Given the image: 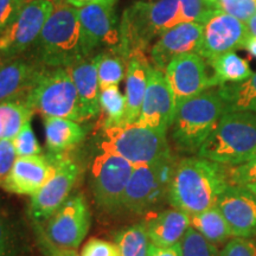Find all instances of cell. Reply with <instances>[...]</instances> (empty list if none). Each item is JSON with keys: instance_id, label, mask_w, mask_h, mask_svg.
Returning <instances> with one entry per match:
<instances>
[{"instance_id": "4316f807", "label": "cell", "mask_w": 256, "mask_h": 256, "mask_svg": "<svg viewBox=\"0 0 256 256\" xmlns=\"http://www.w3.org/2000/svg\"><path fill=\"white\" fill-rule=\"evenodd\" d=\"M218 92L226 106V112L256 113V72L242 82L220 86Z\"/></svg>"}, {"instance_id": "7dc6e473", "label": "cell", "mask_w": 256, "mask_h": 256, "mask_svg": "<svg viewBox=\"0 0 256 256\" xmlns=\"http://www.w3.org/2000/svg\"><path fill=\"white\" fill-rule=\"evenodd\" d=\"M244 186L247 188L248 190L250 191L252 194H254V197L256 198V182H254V183H248V184H246Z\"/></svg>"}, {"instance_id": "ac0fdd59", "label": "cell", "mask_w": 256, "mask_h": 256, "mask_svg": "<svg viewBox=\"0 0 256 256\" xmlns=\"http://www.w3.org/2000/svg\"><path fill=\"white\" fill-rule=\"evenodd\" d=\"M216 206L228 222L232 238L256 236V198L244 185L230 184Z\"/></svg>"}, {"instance_id": "52a82bcc", "label": "cell", "mask_w": 256, "mask_h": 256, "mask_svg": "<svg viewBox=\"0 0 256 256\" xmlns=\"http://www.w3.org/2000/svg\"><path fill=\"white\" fill-rule=\"evenodd\" d=\"M34 113L44 118L87 121L80 96L66 68H46L25 98Z\"/></svg>"}, {"instance_id": "d6986e66", "label": "cell", "mask_w": 256, "mask_h": 256, "mask_svg": "<svg viewBox=\"0 0 256 256\" xmlns=\"http://www.w3.org/2000/svg\"><path fill=\"white\" fill-rule=\"evenodd\" d=\"M55 170L48 154L18 156L0 188L10 194L34 196L46 183Z\"/></svg>"}, {"instance_id": "836d02e7", "label": "cell", "mask_w": 256, "mask_h": 256, "mask_svg": "<svg viewBox=\"0 0 256 256\" xmlns=\"http://www.w3.org/2000/svg\"><path fill=\"white\" fill-rule=\"evenodd\" d=\"M214 11H222L247 23L256 11V0H206Z\"/></svg>"}, {"instance_id": "60d3db41", "label": "cell", "mask_w": 256, "mask_h": 256, "mask_svg": "<svg viewBox=\"0 0 256 256\" xmlns=\"http://www.w3.org/2000/svg\"><path fill=\"white\" fill-rule=\"evenodd\" d=\"M26 0H0V36L17 18Z\"/></svg>"}, {"instance_id": "4dcf8cb0", "label": "cell", "mask_w": 256, "mask_h": 256, "mask_svg": "<svg viewBox=\"0 0 256 256\" xmlns=\"http://www.w3.org/2000/svg\"><path fill=\"white\" fill-rule=\"evenodd\" d=\"M100 89L118 86L126 78L127 62L115 49H106L95 56Z\"/></svg>"}, {"instance_id": "ee69618b", "label": "cell", "mask_w": 256, "mask_h": 256, "mask_svg": "<svg viewBox=\"0 0 256 256\" xmlns=\"http://www.w3.org/2000/svg\"><path fill=\"white\" fill-rule=\"evenodd\" d=\"M246 28H247L248 38L256 37V11L252 14V17L248 19V22L246 23Z\"/></svg>"}, {"instance_id": "6da1fadb", "label": "cell", "mask_w": 256, "mask_h": 256, "mask_svg": "<svg viewBox=\"0 0 256 256\" xmlns=\"http://www.w3.org/2000/svg\"><path fill=\"white\" fill-rule=\"evenodd\" d=\"M229 185L228 166L200 156H185L176 166L168 202L172 208L194 215L215 206Z\"/></svg>"}, {"instance_id": "7402d4cb", "label": "cell", "mask_w": 256, "mask_h": 256, "mask_svg": "<svg viewBox=\"0 0 256 256\" xmlns=\"http://www.w3.org/2000/svg\"><path fill=\"white\" fill-rule=\"evenodd\" d=\"M78 89L86 119L100 115V82L95 57H86L66 68Z\"/></svg>"}, {"instance_id": "277c9868", "label": "cell", "mask_w": 256, "mask_h": 256, "mask_svg": "<svg viewBox=\"0 0 256 256\" xmlns=\"http://www.w3.org/2000/svg\"><path fill=\"white\" fill-rule=\"evenodd\" d=\"M226 112L218 89H208L177 106L171 139L179 153L198 154Z\"/></svg>"}, {"instance_id": "7bdbcfd3", "label": "cell", "mask_w": 256, "mask_h": 256, "mask_svg": "<svg viewBox=\"0 0 256 256\" xmlns=\"http://www.w3.org/2000/svg\"><path fill=\"white\" fill-rule=\"evenodd\" d=\"M150 256H182L180 244L171 248H159L151 244Z\"/></svg>"}, {"instance_id": "681fc988", "label": "cell", "mask_w": 256, "mask_h": 256, "mask_svg": "<svg viewBox=\"0 0 256 256\" xmlns=\"http://www.w3.org/2000/svg\"><path fill=\"white\" fill-rule=\"evenodd\" d=\"M252 160H256V151H255V153H254V156H252Z\"/></svg>"}, {"instance_id": "f546056e", "label": "cell", "mask_w": 256, "mask_h": 256, "mask_svg": "<svg viewBox=\"0 0 256 256\" xmlns=\"http://www.w3.org/2000/svg\"><path fill=\"white\" fill-rule=\"evenodd\" d=\"M115 244L119 248L121 256H150L151 241L145 223L132 224L118 232Z\"/></svg>"}, {"instance_id": "83f0119b", "label": "cell", "mask_w": 256, "mask_h": 256, "mask_svg": "<svg viewBox=\"0 0 256 256\" xmlns=\"http://www.w3.org/2000/svg\"><path fill=\"white\" fill-rule=\"evenodd\" d=\"M34 110L25 98L4 101L0 104V140H14L22 128L31 121Z\"/></svg>"}, {"instance_id": "30bf717a", "label": "cell", "mask_w": 256, "mask_h": 256, "mask_svg": "<svg viewBox=\"0 0 256 256\" xmlns=\"http://www.w3.org/2000/svg\"><path fill=\"white\" fill-rule=\"evenodd\" d=\"M48 156L52 159L55 170L40 190L31 196L28 216L34 224H44L56 210L60 209L70 197V192L81 174L78 164L69 153Z\"/></svg>"}, {"instance_id": "484cf974", "label": "cell", "mask_w": 256, "mask_h": 256, "mask_svg": "<svg viewBox=\"0 0 256 256\" xmlns=\"http://www.w3.org/2000/svg\"><path fill=\"white\" fill-rule=\"evenodd\" d=\"M191 228H194L212 244L218 246L232 238V229L217 206L202 212L190 215Z\"/></svg>"}, {"instance_id": "f1b7e54d", "label": "cell", "mask_w": 256, "mask_h": 256, "mask_svg": "<svg viewBox=\"0 0 256 256\" xmlns=\"http://www.w3.org/2000/svg\"><path fill=\"white\" fill-rule=\"evenodd\" d=\"M126 116V96L118 86L104 88L100 90V124L98 128L122 126Z\"/></svg>"}, {"instance_id": "1f68e13d", "label": "cell", "mask_w": 256, "mask_h": 256, "mask_svg": "<svg viewBox=\"0 0 256 256\" xmlns=\"http://www.w3.org/2000/svg\"><path fill=\"white\" fill-rule=\"evenodd\" d=\"M22 238L17 224L0 206V256H19Z\"/></svg>"}, {"instance_id": "c3c4849f", "label": "cell", "mask_w": 256, "mask_h": 256, "mask_svg": "<svg viewBox=\"0 0 256 256\" xmlns=\"http://www.w3.org/2000/svg\"><path fill=\"white\" fill-rule=\"evenodd\" d=\"M66 2H69V4H74V2H75V0H66Z\"/></svg>"}, {"instance_id": "f6af8a7d", "label": "cell", "mask_w": 256, "mask_h": 256, "mask_svg": "<svg viewBox=\"0 0 256 256\" xmlns=\"http://www.w3.org/2000/svg\"><path fill=\"white\" fill-rule=\"evenodd\" d=\"M242 49H246L250 55L256 57V37L248 38Z\"/></svg>"}, {"instance_id": "9c48e42d", "label": "cell", "mask_w": 256, "mask_h": 256, "mask_svg": "<svg viewBox=\"0 0 256 256\" xmlns=\"http://www.w3.org/2000/svg\"><path fill=\"white\" fill-rule=\"evenodd\" d=\"M134 165L113 152L101 151L92 160L90 188L94 203L106 214L121 211L124 191Z\"/></svg>"}, {"instance_id": "f907efd6", "label": "cell", "mask_w": 256, "mask_h": 256, "mask_svg": "<svg viewBox=\"0 0 256 256\" xmlns=\"http://www.w3.org/2000/svg\"><path fill=\"white\" fill-rule=\"evenodd\" d=\"M2 64H4V60H2V58H0V66H2Z\"/></svg>"}, {"instance_id": "f35d334b", "label": "cell", "mask_w": 256, "mask_h": 256, "mask_svg": "<svg viewBox=\"0 0 256 256\" xmlns=\"http://www.w3.org/2000/svg\"><path fill=\"white\" fill-rule=\"evenodd\" d=\"M34 232H36V240L40 250L43 256H78L75 249L62 248L54 244L52 242L49 241L46 234L42 228V224H34Z\"/></svg>"}, {"instance_id": "ffe728a7", "label": "cell", "mask_w": 256, "mask_h": 256, "mask_svg": "<svg viewBox=\"0 0 256 256\" xmlns=\"http://www.w3.org/2000/svg\"><path fill=\"white\" fill-rule=\"evenodd\" d=\"M46 68L28 55L4 62L0 66V104L26 98Z\"/></svg>"}, {"instance_id": "4fadbf2b", "label": "cell", "mask_w": 256, "mask_h": 256, "mask_svg": "<svg viewBox=\"0 0 256 256\" xmlns=\"http://www.w3.org/2000/svg\"><path fill=\"white\" fill-rule=\"evenodd\" d=\"M115 4L116 0H101L78 8L83 57H92L98 48L116 49L119 46V25Z\"/></svg>"}, {"instance_id": "44dd1931", "label": "cell", "mask_w": 256, "mask_h": 256, "mask_svg": "<svg viewBox=\"0 0 256 256\" xmlns=\"http://www.w3.org/2000/svg\"><path fill=\"white\" fill-rule=\"evenodd\" d=\"M145 223L151 244L159 248H171L180 244L191 228L190 215L176 208L147 214Z\"/></svg>"}, {"instance_id": "b9f144b4", "label": "cell", "mask_w": 256, "mask_h": 256, "mask_svg": "<svg viewBox=\"0 0 256 256\" xmlns=\"http://www.w3.org/2000/svg\"><path fill=\"white\" fill-rule=\"evenodd\" d=\"M18 158L12 140H0V183L10 174L16 159Z\"/></svg>"}, {"instance_id": "e575fe53", "label": "cell", "mask_w": 256, "mask_h": 256, "mask_svg": "<svg viewBox=\"0 0 256 256\" xmlns=\"http://www.w3.org/2000/svg\"><path fill=\"white\" fill-rule=\"evenodd\" d=\"M206 0H179V23L204 24L208 17L212 14Z\"/></svg>"}, {"instance_id": "d4e9b609", "label": "cell", "mask_w": 256, "mask_h": 256, "mask_svg": "<svg viewBox=\"0 0 256 256\" xmlns=\"http://www.w3.org/2000/svg\"><path fill=\"white\" fill-rule=\"evenodd\" d=\"M208 63L211 69L214 87L242 82L254 74L248 60L238 56L236 51L223 54Z\"/></svg>"}, {"instance_id": "5bb4252c", "label": "cell", "mask_w": 256, "mask_h": 256, "mask_svg": "<svg viewBox=\"0 0 256 256\" xmlns=\"http://www.w3.org/2000/svg\"><path fill=\"white\" fill-rule=\"evenodd\" d=\"M176 110L177 104L165 72L151 66L142 112L136 122L168 133L174 124Z\"/></svg>"}, {"instance_id": "9a60e30c", "label": "cell", "mask_w": 256, "mask_h": 256, "mask_svg": "<svg viewBox=\"0 0 256 256\" xmlns=\"http://www.w3.org/2000/svg\"><path fill=\"white\" fill-rule=\"evenodd\" d=\"M247 38L246 23L222 11H214L203 24V36L197 54L210 62L229 51L242 49Z\"/></svg>"}, {"instance_id": "ab89813d", "label": "cell", "mask_w": 256, "mask_h": 256, "mask_svg": "<svg viewBox=\"0 0 256 256\" xmlns=\"http://www.w3.org/2000/svg\"><path fill=\"white\" fill-rule=\"evenodd\" d=\"M81 256H121V254L115 243L94 238L83 246Z\"/></svg>"}, {"instance_id": "5b68a950", "label": "cell", "mask_w": 256, "mask_h": 256, "mask_svg": "<svg viewBox=\"0 0 256 256\" xmlns=\"http://www.w3.org/2000/svg\"><path fill=\"white\" fill-rule=\"evenodd\" d=\"M256 151V113L224 112L197 156L226 166L250 162Z\"/></svg>"}, {"instance_id": "2e32d148", "label": "cell", "mask_w": 256, "mask_h": 256, "mask_svg": "<svg viewBox=\"0 0 256 256\" xmlns=\"http://www.w3.org/2000/svg\"><path fill=\"white\" fill-rule=\"evenodd\" d=\"M209 63L196 52L171 60L165 69L166 78L174 92L177 106L188 98L214 88Z\"/></svg>"}, {"instance_id": "8d00e7d4", "label": "cell", "mask_w": 256, "mask_h": 256, "mask_svg": "<svg viewBox=\"0 0 256 256\" xmlns=\"http://www.w3.org/2000/svg\"><path fill=\"white\" fill-rule=\"evenodd\" d=\"M228 178L232 185H246L256 182V160L238 166H228Z\"/></svg>"}, {"instance_id": "d6a6232c", "label": "cell", "mask_w": 256, "mask_h": 256, "mask_svg": "<svg viewBox=\"0 0 256 256\" xmlns=\"http://www.w3.org/2000/svg\"><path fill=\"white\" fill-rule=\"evenodd\" d=\"M182 256H220L217 246L204 238L194 228H190L180 242Z\"/></svg>"}, {"instance_id": "74e56055", "label": "cell", "mask_w": 256, "mask_h": 256, "mask_svg": "<svg viewBox=\"0 0 256 256\" xmlns=\"http://www.w3.org/2000/svg\"><path fill=\"white\" fill-rule=\"evenodd\" d=\"M220 256H256V242L252 238H232L220 250Z\"/></svg>"}, {"instance_id": "d590c367", "label": "cell", "mask_w": 256, "mask_h": 256, "mask_svg": "<svg viewBox=\"0 0 256 256\" xmlns=\"http://www.w3.org/2000/svg\"><path fill=\"white\" fill-rule=\"evenodd\" d=\"M14 150L18 156H31L42 154V147L40 146L36 136L31 127V121L22 128L18 136L12 140Z\"/></svg>"}, {"instance_id": "603a6c76", "label": "cell", "mask_w": 256, "mask_h": 256, "mask_svg": "<svg viewBox=\"0 0 256 256\" xmlns=\"http://www.w3.org/2000/svg\"><path fill=\"white\" fill-rule=\"evenodd\" d=\"M151 66L145 52H138L127 60L124 124H134L139 119Z\"/></svg>"}, {"instance_id": "cb8c5ba5", "label": "cell", "mask_w": 256, "mask_h": 256, "mask_svg": "<svg viewBox=\"0 0 256 256\" xmlns=\"http://www.w3.org/2000/svg\"><path fill=\"white\" fill-rule=\"evenodd\" d=\"M48 154H64L84 140L87 130L78 121L62 118H44Z\"/></svg>"}, {"instance_id": "ba28073f", "label": "cell", "mask_w": 256, "mask_h": 256, "mask_svg": "<svg viewBox=\"0 0 256 256\" xmlns=\"http://www.w3.org/2000/svg\"><path fill=\"white\" fill-rule=\"evenodd\" d=\"M178 160L172 154L152 165L134 166L124 191L121 211L147 215L168 200L170 184Z\"/></svg>"}, {"instance_id": "8fae6325", "label": "cell", "mask_w": 256, "mask_h": 256, "mask_svg": "<svg viewBox=\"0 0 256 256\" xmlns=\"http://www.w3.org/2000/svg\"><path fill=\"white\" fill-rule=\"evenodd\" d=\"M56 0H26L17 18L0 36V58L4 62L28 52L40 37Z\"/></svg>"}, {"instance_id": "e0dca14e", "label": "cell", "mask_w": 256, "mask_h": 256, "mask_svg": "<svg viewBox=\"0 0 256 256\" xmlns=\"http://www.w3.org/2000/svg\"><path fill=\"white\" fill-rule=\"evenodd\" d=\"M203 24L179 23L160 34L150 49V62L154 68L165 72L171 60L186 54L198 52Z\"/></svg>"}, {"instance_id": "3957f363", "label": "cell", "mask_w": 256, "mask_h": 256, "mask_svg": "<svg viewBox=\"0 0 256 256\" xmlns=\"http://www.w3.org/2000/svg\"><path fill=\"white\" fill-rule=\"evenodd\" d=\"M179 0H139L127 8L119 23V46L124 60L146 52L151 42L178 24Z\"/></svg>"}, {"instance_id": "7a4b0ae2", "label": "cell", "mask_w": 256, "mask_h": 256, "mask_svg": "<svg viewBox=\"0 0 256 256\" xmlns=\"http://www.w3.org/2000/svg\"><path fill=\"white\" fill-rule=\"evenodd\" d=\"M28 55L48 68H68L86 58L81 50L78 8L66 0H56L52 14Z\"/></svg>"}, {"instance_id": "bcb514c9", "label": "cell", "mask_w": 256, "mask_h": 256, "mask_svg": "<svg viewBox=\"0 0 256 256\" xmlns=\"http://www.w3.org/2000/svg\"><path fill=\"white\" fill-rule=\"evenodd\" d=\"M101 2V0H75V2H74V6H76V8H82V6H86L88 4H92V2Z\"/></svg>"}, {"instance_id": "8992f818", "label": "cell", "mask_w": 256, "mask_h": 256, "mask_svg": "<svg viewBox=\"0 0 256 256\" xmlns=\"http://www.w3.org/2000/svg\"><path fill=\"white\" fill-rule=\"evenodd\" d=\"M101 151L113 152L134 166L152 165L174 153L166 133L138 122L100 130Z\"/></svg>"}, {"instance_id": "7c38bea8", "label": "cell", "mask_w": 256, "mask_h": 256, "mask_svg": "<svg viewBox=\"0 0 256 256\" xmlns=\"http://www.w3.org/2000/svg\"><path fill=\"white\" fill-rule=\"evenodd\" d=\"M92 216L84 194L69 197L58 210L51 215L42 228L54 244L62 248L76 249L88 235Z\"/></svg>"}]
</instances>
